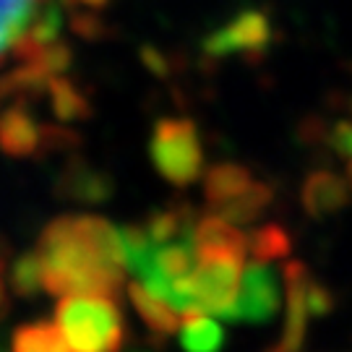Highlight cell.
Segmentation results:
<instances>
[{
  "label": "cell",
  "mask_w": 352,
  "mask_h": 352,
  "mask_svg": "<svg viewBox=\"0 0 352 352\" xmlns=\"http://www.w3.org/2000/svg\"><path fill=\"white\" fill-rule=\"evenodd\" d=\"M37 253L42 258V287L50 295L102 292L120 298L126 287V272L104 264L100 253L76 227L74 214L55 217L39 232Z\"/></svg>",
  "instance_id": "obj_1"
},
{
  "label": "cell",
  "mask_w": 352,
  "mask_h": 352,
  "mask_svg": "<svg viewBox=\"0 0 352 352\" xmlns=\"http://www.w3.org/2000/svg\"><path fill=\"white\" fill-rule=\"evenodd\" d=\"M55 321L76 352H123L128 342L120 298L102 292L63 295L55 305Z\"/></svg>",
  "instance_id": "obj_2"
},
{
  "label": "cell",
  "mask_w": 352,
  "mask_h": 352,
  "mask_svg": "<svg viewBox=\"0 0 352 352\" xmlns=\"http://www.w3.org/2000/svg\"><path fill=\"white\" fill-rule=\"evenodd\" d=\"M149 160L154 170L175 188H188L204 173L201 131L190 118H160L149 136Z\"/></svg>",
  "instance_id": "obj_3"
},
{
  "label": "cell",
  "mask_w": 352,
  "mask_h": 352,
  "mask_svg": "<svg viewBox=\"0 0 352 352\" xmlns=\"http://www.w3.org/2000/svg\"><path fill=\"white\" fill-rule=\"evenodd\" d=\"M243 264L245 256L240 253H199V266L188 277L196 314H212L227 324H235Z\"/></svg>",
  "instance_id": "obj_4"
},
{
  "label": "cell",
  "mask_w": 352,
  "mask_h": 352,
  "mask_svg": "<svg viewBox=\"0 0 352 352\" xmlns=\"http://www.w3.org/2000/svg\"><path fill=\"white\" fill-rule=\"evenodd\" d=\"M272 19L261 8H243L227 24L209 32L201 42V50L212 60L222 58H243L261 60L272 47Z\"/></svg>",
  "instance_id": "obj_5"
},
{
  "label": "cell",
  "mask_w": 352,
  "mask_h": 352,
  "mask_svg": "<svg viewBox=\"0 0 352 352\" xmlns=\"http://www.w3.org/2000/svg\"><path fill=\"white\" fill-rule=\"evenodd\" d=\"M279 302H282L279 277L272 264L253 258L248 266H243L238 302H235V324L264 327L277 318Z\"/></svg>",
  "instance_id": "obj_6"
},
{
  "label": "cell",
  "mask_w": 352,
  "mask_h": 352,
  "mask_svg": "<svg viewBox=\"0 0 352 352\" xmlns=\"http://www.w3.org/2000/svg\"><path fill=\"white\" fill-rule=\"evenodd\" d=\"M55 196L74 204H104L115 196V180L107 170H102L89 160L71 157L55 177Z\"/></svg>",
  "instance_id": "obj_7"
},
{
  "label": "cell",
  "mask_w": 352,
  "mask_h": 352,
  "mask_svg": "<svg viewBox=\"0 0 352 352\" xmlns=\"http://www.w3.org/2000/svg\"><path fill=\"white\" fill-rule=\"evenodd\" d=\"M302 212L316 222H327L331 217L342 214L352 204V190L347 177L337 175L329 167L311 170L300 186Z\"/></svg>",
  "instance_id": "obj_8"
},
{
  "label": "cell",
  "mask_w": 352,
  "mask_h": 352,
  "mask_svg": "<svg viewBox=\"0 0 352 352\" xmlns=\"http://www.w3.org/2000/svg\"><path fill=\"white\" fill-rule=\"evenodd\" d=\"M42 131L26 102H11L0 110V151L13 160L37 157L42 151Z\"/></svg>",
  "instance_id": "obj_9"
},
{
  "label": "cell",
  "mask_w": 352,
  "mask_h": 352,
  "mask_svg": "<svg viewBox=\"0 0 352 352\" xmlns=\"http://www.w3.org/2000/svg\"><path fill=\"white\" fill-rule=\"evenodd\" d=\"M193 245L196 253H240L248 256V232L232 225L222 214H206L199 217L193 225Z\"/></svg>",
  "instance_id": "obj_10"
},
{
  "label": "cell",
  "mask_w": 352,
  "mask_h": 352,
  "mask_svg": "<svg viewBox=\"0 0 352 352\" xmlns=\"http://www.w3.org/2000/svg\"><path fill=\"white\" fill-rule=\"evenodd\" d=\"M126 292L131 305L136 308V314L146 324L151 340L157 342V344H162L167 337H173L177 329H180V311H175L167 300H162L154 292H149L141 282H131L126 287Z\"/></svg>",
  "instance_id": "obj_11"
},
{
  "label": "cell",
  "mask_w": 352,
  "mask_h": 352,
  "mask_svg": "<svg viewBox=\"0 0 352 352\" xmlns=\"http://www.w3.org/2000/svg\"><path fill=\"white\" fill-rule=\"evenodd\" d=\"M196 219H199V212L188 201L175 199V201L149 212V217L144 219V227L149 232L151 245H162V243L177 238H190Z\"/></svg>",
  "instance_id": "obj_12"
},
{
  "label": "cell",
  "mask_w": 352,
  "mask_h": 352,
  "mask_svg": "<svg viewBox=\"0 0 352 352\" xmlns=\"http://www.w3.org/2000/svg\"><path fill=\"white\" fill-rule=\"evenodd\" d=\"M272 204H274V186L266 183V180H253L243 193L227 199L225 204H219L212 212L222 214L232 225L248 227V225H256L272 209Z\"/></svg>",
  "instance_id": "obj_13"
},
{
  "label": "cell",
  "mask_w": 352,
  "mask_h": 352,
  "mask_svg": "<svg viewBox=\"0 0 352 352\" xmlns=\"http://www.w3.org/2000/svg\"><path fill=\"white\" fill-rule=\"evenodd\" d=\"M253 183V173L248 164L240 162H217L204 175V199L209 209H217L227 199L238 196Z\"/></svg>",
  "instance_id": "obj_14"
},
{
  "label": "cell",
  "mask_w": 352,
  "mask_h": 352,
  "mask_svg": "<svg viewBox=\"0 0 352 352\" xmlns=\"http://www.w3.org/2000/svg\"><path fill=\"white\" fill-rule=\"evenodd\" d=\"M47 102L58 123H78V120H89L94 115L91 100L84 94V89L76 84L74 78L58 74L50 78L47 84Z\"/></svg>",
  "instance_id": "obj_15"
},
{
  "label": "cell",
  "mask_w": 352,
  "mask_h": 352,
  "mask_svg": "<svg viewBox=\"0 0 352 352\" xmlns=\"http://www.w3.org/2000/svg\"><path fill=\"white\" fill-rule=\"evenodd\" d=\"M50 78L52 76L45 68L24 60V65H19L16 71L0 76V102H39L42 94H47Z\"/></svg>",
  "instance_id": "obj_16"
},
{
  "label": "cell",
  "mask_w": 352,
  "mask_h": 352,
  "mask_svg": "<svg viewBox=\"0 0 352 352\" xmlns=\"http://www.w3.org/2000/svg\"><path fill=\"white\" fill-rule=\"evenodd\" d=\"M11 352H76L58 321L21 324L11 337Z\"/></svg>",
  "instance_id": "obj_17"
},
{
  "label": "cell",
  "mask_w": 352,
  "mask_h": 352,
  "mask_svg": "<svg viewBox=\"0 0 352 352\" xmlns=\"http://www.w3.org/2000/svg\"><path fill=\"white\" fill-rule=\"evenodd\" d=\"M183 352H222L227 344V334L219 321L206 314L186 316V324L177 329Z\"/></svg>",
  "instance_id": "obj_18"
},
{
  "label": "cell",
  "mask_w": 352,
  "mask_h": 352,
  "mask_svg": "<svg viewBox=\"0 0 352 352\" xmlns=\"http://www.w3.org/2000/svg\"><path fill=\"white\" fill-rule=\"evenodd\" d=\"M292 248H295L292 235L287 227L279 222H266L248 232V253L256 261H266V264L282 261V258H289Z\"/></svg>",
  "instance_id": "obj_19"
},
{
  "label": "cell",
  "mask_w": 352,
  "mask_h": 352,
  "mask_svg": "<svg viewBox=\"0 0 352 352\" xmlns=\"http://www.w3.org/2000/svg\"><path fill=\"white\" fill-rule=\"evenodd\" d=\"M39 0H0V55L13 50L16 39L24 34Z\"/></svg>",
  "instance_id": "obj_20"
},
{
  "label": "cell",
  "mask_w": 352,
  "mask_h": 352,
  "mask_svg": "<svg viewBox=\"0 0 352 352\" xmlns=\"http://www.w3.org/2000/svg\"><path fill=\"white\" fill-rule=\"evenodd\" d=\"M11 289L16 298H37L42 287V258L37 251L21 253L11 266Z\"/></svg>",
  "instance_id": "obj_21"
},
{
  "label": "cell",
  "mask_w": 352,
  "mask_h": 352,
  "mask_svg": "<svg viewBox=\"0 0 352 352\" xmlns=\"http://www.w3.org/2000/svg\"><path fill=\"white\" fill-rule=\"evenodd\" d=\"M120 240H123V258H126V269H131L133 274L139 272L144 261L151 253V240L144 222H128L120 227Z\"/></svg>",
  "instance_id": "obj_22"
},
{
  "label": "cell",
  "mask_w": 352,
  "mask_h": 352,
  "mask_svg": "<svg viewBox=\"0 0 352 352\" xmlns=\"http://www.w3.org/2000/svg\"><path fill=\"white\" fill-rule=\"evenodd\" d=\"M81 133H76L63 123H47L42 131V151L39 154H74L81 149Z\"/></svg>",
  "instance_id": "obj_23"
},
{
  "label": "cell",
  "mask_w": 352,
  "mask_h": 352,
  "mask_svg": "<svg viewBox=\"0 0 352 352\" xmlns=\"http://www.w3.org/2000/svg\"><path fill=\"white\" fill-rule=\"evenodd\" d=\"M305 305H308V316L311 318H329V316L337 311V298H334V289L329 287L327 282L316 279L311 274L308 285H305Z\"/></svg>",
  "instance_id": "obj_24"
},
{
  "label": "cell",
  "mask_w": 352,
  "mask_h": 352,
  "mask_svg": "<svg viewBox=\"0 0 352 352\" xmlns=\"http://www.w3.org/2000/svg\"><path fill=\"white\" fill-rule=\"evenodd\" d=\"M29 60L37 63L39 68H45L50 76H58V74H63V71H68V65L74 60V50H71V45L55 39L47 47H42L39 52H34Z\"/></svg>",
  "instance_id": "obj_25"
},
{
  "label": "cell",
  "mask_w": 352,
  "mask_h": 352,
  "mask_svg": "<svg viewBox=\"0 0 352 352\" xmlns=\"http://www.w3.org/2000/svg\"><path fill=\"white\" fill-rule=\"evenodd\" d=\"M329 123H331V120H327L324 115H308V118H302L300 123H298V131H295L298 144L311 151L327 149Z\"/></svg>",
  "instance_id": "obj_26"
},
{
  "label": "cell",
  "mask_w": 352,
  "mask_h": 352,
  "mask_svg": "<svg viewBox=\"0 0 352 352\" xmlns=\"http://www.w3.org/2000/svg\"><path fill=\"white\" fill-rule=\"evenodd\" d=\"M327 151L340 157V160H352V118H337L329 123Z\"/></svg>",
  "instance_id": "obj_27"
},
{
  "label": "cell",
  "mask_w": 352,
  "mask_h": 352,
  "mask_svg": "<svg viewBox=\"0 0 352 352\" xmlns=\"http://www.w3.org/2000/svg\"><path fill=\"white\" fill-rule=\"evenodd\" d=\"M71 29H74L78 37L84 39H100L104 34V24L97 13H78L74 11V19H71Z\"/></svg>",
  "instance_id": "obj_28"
},
{
  "label": "cell",
  "mask_w": 352,
  "mask_h": 352,
  "mask_svg": "<svg viewBox=\"0 0 352 352\" xmlns=\"http://www.w3.org/2000/svg\"><path fill=\"white\" fill-rule=\"evenodd\" d=\"M141 60H144V65L149 68L151 74H157V76L167 74V60H164V55H160L154 47H144V50H141Z\"/></svg>",
  "instance_id": "obj_29"
},
{
  "label": "cell",
  "mask_w": 352,
  "mask_h": 352,
  "mask_svg": "<svg viewBox=\"0 0 352 352\" xmlns=\"http://www.w3.org/2000/svg\"><path fill=\"white\" fill-rule=\"evenodd\" d=\"M65 8H78V6H84V8H91V11H102V8H107L110 6V0H63Z\"/></svg>",
  "instance_id": "obj_30"
},
{
  "label": "cell",
  "mask_w": 352,
  "mask_h": 352,
  "mask_svg": "<svg viewBox=\"0 0 352 352\" xmlns=\"http://www.w3.org/2000/svg\"><path fill=\"white\" fill-rule=\"evenodd\" d=\"M261 352H292V350H287L285 344H279V342H274V344H269V347H264Z\"/></svg>",
  "instance_id": "obj_31"
},
{
  "label": "cell",
  "mask_w": 352,
  "mask_h": 352,
  "mask_svg": "<svg viewBox=\"0 0 352 352\" xmlns=\"http://www.w3.org/2000/svg\"><path fill=\"white\" fill-rule=\"evenodd\" d=\"M347 183H350V190H352V160H347Z\"/></svg>",
  "instance_id": "obj_32"
},
{
  "label": "cell",
  "mask_w": 352,
  "mask_h": 352,
  "mask_svg": "<svg viewBox=\"0 0 352 352\" xmlns=\"http://www.w3.org/2000/svg\"><path fill=\"white\" fill-rule=\"evenodd\" d=\"M0 300H3V261H0Z\"/></svg>",
  "instance_id": "obj_33"
},
{
  "label": "cell",
  "mask_w": 352,
  "mask_h": 352,
  "mask_svg": "<svg viewBox=\"0 0 352 352\" xmlns=\"http://www.w3.org/2000/svg\"><path fill=\"white\" fill-rule=\"evenodd\" d=\"M128 352H154V350H144V347H136V350H128Z\"/></svg>",
  "instance_id": "obj_34"
},
{
  "label": "cell",
  "mask_w": 352,
  "mask_h": 352,
  "mask_svg": "<svg viewBox=\"0 0 352 352\" xmlns=\"http://www.w3.org/2000/svg\"><path fill=\"white\" fill-rule=\"evenodd\" d=\"M0 308H3V300H0Z\"/></svg>",
  "instance_id": "obj_35"
}]
</instances>
